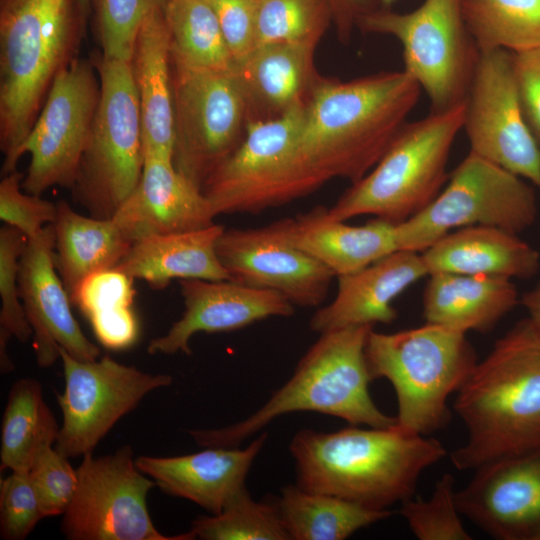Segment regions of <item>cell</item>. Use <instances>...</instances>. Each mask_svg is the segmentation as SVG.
<instances>
[{
	"mask_svg": "<svg viewBox=\"0 0 540 540\" xmlns=\"http://www.w3.org/2000/svg\"><path fill=\"white\" fill-rule=\"evenodd\" d=\"M330 2L338 38L346 44L351 38L353 28L357 26L358 18L372 10L370 0H330Z\"/></svg>",
	"mask_w": 540,
	"mask_h": 540,
	"instance_id": "cell-46",
	"label": "cell"
},
{
	"mask_svg": "<svg viewBox=\"0 0 540 540\" xmlns=\"http://www.w3.org/2000/svg\"><path fill=\"white\" fill-rule=\"evenodd\" d=\"M537 215L532 184L469 151L437 197L396 224L398 248L420 253L451 230L469 226L519 234L534 224Z\"/></svg>",
	"mask_w": 540,
	"mask_h": 540,
	"instance_id": "cell-11",
	"label": "cell"
},
{
	"mask_svg": "<svg viewBox=\"0 0 540 540\" xmlns=\"http://www.w3.org/2000/svg\"><path fill=\"white\" fill-rule=\"evenodd\" d=\"M521 304L528 312V319L540 336V281L530 291L524 293Z\"/></svg>",
	"mask_w": 540,
	"mask_h": 540,
	"instance_id": "cell-47",
	"label": "cell"
},
{
	"mask_svg": "<svg viewBox=\"0 0 540 540\" xmlns=\"http://www.w3.org/2000/svg\"><path fill=\"white\" fill-rule=\"evenodd\" d=\"M85 21L77 0H0L3 175L16 171L54 79L77 57Z\"/></svg>",
	"mask_w": 540,
	"mask_h": 540,
	"instance_id": "cell-4",
	"label": "cell"
},
{
	"mask_svg": "<svg viewBox=\"0 0 540 540\" xmlns=\"http://www.w3.org/2000/svg\"><path fill=\"white\" fill-rule=\"evenodd\" d=\"M191 531L204 540H289L276 503L257 502L246 488L212 516L193 521Z\"/></svg>",
	"mask_w": 540,
	"mask_h": 540,
	"instance_id": "cell-37",
	"label": "cell"
},
{
	"mask_svg": "<svg viewBox=\"0 0 540 540\" xmlns=\"http://www.w3.org/2000/svg\"><path fill=\"white\" fill-rule=\"evenodd\" d=\"M266 438V433L260 435L245 449L207 447L182 456H139L135 462L163 492L218 514L246 488V476Z\"/></svg>",
	"mask_w": 540,
	"mask_h": 540,
	"instance_id": "cell-23",
	"label": "cell"
},
{
	"mask_svg": "<svg viewBox=\"0 0 540 540\" xmlns=\"http://www.w3.org/2000/svg\"><path fill=\"white\" fill-rule=\"evenodd\" d=\"M216 251L230 281L279 293L294 306H320L336 277L328 267L280 237L269 225L224 229Z\"/></svg>",
	"mask_w": 540,
	"mask_h": 540,
	"instance_id": "cell-17",
	"label": "cell"
},
{
	"mask_svg": "<svg viewBox=\"0 0 540 540\" xmlns=\"http://www.w3.org/2000/svg\"><path fill=\"white\" fill-rule=\"evenodd\" d=\"M100 97L93 60L76 57L54 79L20 155L31 156L24 191L41 195L53 186L71 188Z\"/></svg>",
	"mask_w": 540,
	"mask_h": 540,
	"instance_id": "cell-14",
	"label": "cell"
},
{
	"mask_svg": "<svg viewBox=\"0 0 540 540\" xmlns=\"http://www.w3.org/2000/svg\"><path fill=\"white\" fill-rule=\"evenodd\" d=\"M27 238L19 230L5 225L0 229V368L2 373L14 369L7 353L11 337L26 342L33 331L27 319L19 290V263Z\"/></svg>",
	"mask_w": 540,
	"mask_h": 540,
	"instance_id": "cell-38",
	"label": "cell"
},
{
	"mask_svg": "<svg viewBox=\"0 0 540 540\" xmlns=\"http://www.w3.org/2000/svg\"><path fill=\"white\" fill-rule=\"evenodd\" d=\"M45 515L28 472L12 471L0 481V535L25 539Z\"/></svg>",
	"mask_w": 540,
	"mask_h": 540,
	"instance_id": "cell-43",
	"label": "cell"
},
{
	"mask_svg": "<svg viewBox=\"0 0 540 540\" xmlns=\"http://www.w3.org/2000/svg\"><path fill=\"white\" fill-rule=\"evenodd\" d=\"M65 387L57 395L63 414L55 449L68 458L93 453L116 422L151 391L169 386L168 374H151L109 356L83 361L58 347Z\"/></svg>",
	"mask_w": 540,
	"mask_h": 540,
	"instance_id": "cell-16",
	"label": "cell"
},
{
	"mask_svg": "<svg viewBox=\"0 0 540 540\" xmlns=\"http://www.w3.org/2000/svg\"><path fill=\"white\" fill-rule=\"evenodd\" d=\"M457 392L454 409L468 431L451 454L457 469L540 447V336L528 318L496 341Z\"/></svg>",
	"mask_w": 540,
	"mask_h": 540,
	"instance_id": "cell-3",
	"label": "cell"
},
{
	"mask_svg": "<svg viewBox=\"0 0 540 540\" xmlns=\"http://www.w3.org/2000/svg\"><path fill=\"white\" fill-rule=\"evenodd\" d=\"M331 21L330 0H256V47L271 43L318 46Z\"/></svg>",
	"mask_w": 540,
	"mask_h": 540,
	"instance_id": "cell-36",
	"label": "cell"
},
{
	"mask_svg": "<svg viewBox=\"0 0 540 540\" xmlns=\"http://www.w3.org/2000/svg\"><path fill=\"white\" fill-rule=\"evenodd\" d=\"M421 91L403 69L348 81L319 75L298 138L303 163L323 184L359 181L407 122Z\"/></svg>",
	"mask_w": 540,
	"mask_h": 540,
	"instance_id": "cell-1",
	"label": "cell"
},
{
	"mask_svg": "<svg viewBox=\"0 0 540 540\" xmlns=\"http://www.w3.org/2000/svg\"><path fill=\"white\" fill-rule=\"evenodd\" d=\"M305 104L278 118L248 123L238 147L202 184L217 216L258 214L324 185L298 151Z\"/></svg>",
	"mask_w": 540,
	"mask_h": 540,
	"instance_id": "cell-9",
	"label": "cell"
},
{
	"mask_svg": "<svg viewBox=\"0 0 540 540\" xmlns=\"http://www.w3.org/2000/svg\"><path fill=\"white\" fill-rule=\"evenodd\" d=\"M54 243L52 223L27 240L19 263L20 296L33 331L36 361L43 368L59 358V346L83 361L100 356L72 314L70 296L54 264Z\"/></svg>",
	"mask_w": 540,
	"mask_h": 540,
	"instance_id": "cell-19",
	"label": "cell"
},
{
	"mask_svg": "<svg viewBox=\"0 0 540 540\" xmlns=\"http://www.w3.org/2000/svg\"><path fill=\"white\" fill-rule=\"evenodd\" d=\"M224 229L215 223L198 230L138 239L116 268L157 290L176 279L229 280L216 251Z\"/></svg>",
	"mask_w": 540,
	"mask_h": 540,
	"instance_id": "cell-28",
	"label": "cell"
},
{
	"mask_svg": "<svg viewBox=\"0 0 540 540\" xmlns=\"http://www.w3.org/2000/svg\"><path fill=\"white\" fill-rule=\"evenodd\" d=\"M138 94L145 156L173 162L171 39L163 7L144 19L130 59Z\"/></svg>",
	"mask_w": 540,
	"mask_h": 540,
	"instance_id": "cell-26",
	"label": "cell"
},
{
	"mask_svg": "<svg viewBox=\"0 0 540 540\" xmlns=\"http://www.w3.org/2000/svg\"><path fill=\"white\" fill-rule=\"evenodd\" d=\"M167 0H96V28L107 58L130 61L139 29L147 15Z\"/></svg>",
	"mask_w": 540,
	"mask_h": 540,
	"instance_id": "cell-40",
	"label": "cell"
},
{
	"mask_svg": "<svg viewBox=\"0 0 540 540\" xmlns=\"http://www.w3.org/2000/svg\"><path fill=\"white\" fill-rule=\"evenodd\" d=\"M270 228L334 275L356 272L398 251L396 224L375 218L361 226L331 219L325 206L283 218Z\"/></svg>",
	"mask_w": 540,
	"mask_h": 540,
	"instance_id": "cell-24",
	"label": "cell"
},
{
	"mask_svg": "<svg viewBox=\"0 0 540 540\" xmlns=\"http://www.w3.org/2000/svg\"><path fill=\"white\" fill-rule=\"evenodd\" d=\"M420 253L428 276L444 272L528 279L540 267L539 252L518 234L490 226L456 229Z\"/></svg>",
	"mask_w": 540,
	"mask_h": 540,
	"instance_id": "cell-27",
	"label": "cell"
},
{
	"mask_svg": "<svg viewBox=\"0 0 540 540\" xmlns=\"http://www.w3.org/2000/svg\"><path fill=\"white\" fill-rule=\"evenodd\" d=\"M205 1L216 15L236 65L256 47V0Z\"/></svg>",
	"mask_w": 540,
	"mask_h": 540,
	"instance_id": "cell-44",
	"label": "cell"
},
{
	"mask_svg": "<svg viewBox=\"0 0 540 540\" xmlns=\"http://www.w3.org/2000/svg\"><path fill=\"white\" fill-rule=\"evenodd\" d=\"M428 276L421 253L395 251L353 273L337 276L335 298L311 317L312 331L324 333L349 326L391 323L397 317L393 301L405 289Z\"/></svg>",
	"mask_w": 540,
	"mask_h": 540,
	"instance_id": "cell-22",
	"label": "cell"
},
{
	"mask_svg": "<svg viewBox=\"0 0 540 540\" xmlns=\"http://www.w3.org/2000/svg\"><path fill=\"white\" fill-rule=\"evenodd\" d=\"M372 326H349L321 333L292 377L255 413L220 429L189 431L204 447H236L273 419L290 412L315 411L351 425L389 428L396 417L373 402L365 346Z\"/></svg>",
	"mask_w": 540,
	"mask_h": 540,
	"instance_id": "cell-5",
	"label": "cell"
},
{
	"mask_svg": "<svg viewBox=\"0 0 540 540\" xmlns=\"http://www.w3.org/2000/svg\"><path fill=\"white\" fill-rule=\"evenodd\" d=\"M456 491L460 514L500 540H540V447L475 469Z\"/></svg>",
	"mask_w": 540,
	"mask_h": 540,
	"instance_id": "cell-18",
	"label": "cell"
},
{
	"mask_svg": "<svg viewBox=\"0 0 540 540\" xmlns=\"http://www.w3.org/2000/svg\"><path fill=\"white\" fill-rule=\"evenodd\" d=\"M134 280L117 268L99 271L83 279L71 296L106 347L126 348L137 338Z\"/></svg>",
	"mask_w": 540,
	"mask_h": 540,
	"instance_id": "cell-33",
	"label": "cell"
},
{
	"mask_svg": "<svg viewBox=\"0 0 540 540\" xmlns=\"http://www.w3.org/2000/svg\"><path fill=\"white\" fill-rule=\"evenodd\" d=\"M185 310L169 331L150 341V354L190 355V340L198 332H228L273 317H288L294 305L279 293L230 280H179Z\"/></svg>",
	"mask_w": 540,
	"mask_h": 540,
	"instance_id": "cell-20",
	"label": "cell"
},
{
	"mask_svg": "<svg viewBox=\"0 0 540 540\" xmlns=\"http://www.w3.org/2000/svg\"><path fill=\"white\" fill-rule=\"evenodd\" d=\"M520 302L510 279L434 273L423 293L426 323L457 331L488 332Z\"/></svg>",
	"mask_w": 540,
	"mask_h": 540,
	"instance_id": "cell-29",
	"label": "cell"
},
{
	"mask_svg": "<svg viewBox=\"0 0 540 540\" xmlns=\"http://www.w3.org/2000/svg\"><path fill=\"white\" fill-rule=\"evenodd\" d=\"M464 117L465 100L406 122L377 164L327 208L328 216L374 215L398 224L423 210L449 178L447 162Z\"/></svg>",
	"mask_w": 540,
	"mask_h": 540,
	"instance_id": "cell-7",
	"label": "cell"
},
{
	"mask_svg": "<svg viewBox=\"0 0 540 540\" xmlns=\"http://www.w3.org/2000/svg\"><path fill=\"white\" fill-rule=\"evenodd\" d=\"M513 54L525 118L540 146V47Z\"/></svg>",
	"mask_w": 540,
	"mask_h": 540,
	"instance_id": "cell-45",
	"label": "cell"
},
{
	"mask_svg": "<svg viewBox=\"0 0 540 540\" xmlns=\"http://www.w3.org/2000/svg\"><path fill=\"white\" fill-rule=\"evenodd\" d=\"M81 14L87 19L90 13L91 0H77Z\"/></svg>",
	"mask_w": 540,
	"mask_h": 540,
	"instance_id": "cell-48",
	"label": "cell"
},
{
	"mask_svg": "<svg viewBox=\"0 0 540 540\" xmlns=\"http://www.w3.org/2000/svg\"><path fill=\"white\" fill-rule=\"evenodd\" d=\"M463 13L479 51L540 47V0H463Z\"/></svg>",
	"mask_w": 540,
	"mask_h": 540,
	"instance_id": "cell-34",
	"label": "cell"
},
{
	"mask_svg": "<svg viewBox=\"0 0 540 540\" xmlns=\"http://www.w3.org/2000/svg\"><path fill=\"white\" fill-rule=\"evenodd\" d=\"M465 334L430 323L395 333L370 331L368 372L371 380L386 378L394 387L399 430L425 436L448 424L447 399L477 364Z\"/></svg>",
	"mask_w": 540,
	"mask_h": 540,
	"instance_id": "cell-6",
	"label": "cell"
},
{
	"mask_svg": "<svg viewBox=\"0 0 540 540\" xmlns=\"http://www.w3.org/2000/svg\"><path fill=\"white\" fill-rule=\"evenodd\" d=\"M217 217L201 188L170 160L145 156L140 181L113 216L134 242L162 234L193 231L215 224Z\"/></svg>",
	"mask_w": 540,
	"mask_h": 540,
	"instance_id": "cell-21",
	"label": "cell"
},
{
	"mask_svg": "<svg viewBox=\"0 0 540 540\" xmlns=\"http://www.w3.org/2000/svg\"><path fill=\"white\" fill-rule=\"evenodd\" d=\"M24 174L17 170L0 182V219L25 235L35 237L57 218V204L27 193L22 188Z\"/></svg>",
	"mask_w": 540,
	"mask_h": 540,
	"instance_id": "cell-42",
	"label": "cell"
},
{
	"mask_svg": "<svg viewBox=\"0 0 540 540\" xmlns=\"http://www.w3.org/2000/svg\"><path fill=\"white\" fill-rule=\"evenodd\" d=\"M28 473L45 517L63 515L78 482L77 469L68 457L49 446L37 455Z\"/></svg>",
	"mask_w": 540,
	"mask_h": 540,
	"instance_id": "cell-41",
	"label": "cell"
},
{
	"mask_svg": "<svg viewBox=\"0 0 540 540\" xmlns=\"http://www.w3.org/2000/svg\"><path fill=\"white\" fill-rule=\"evenodd\" d=\"M463 130L470 152L540 190V146L525 118L512 52L479 51L465 97Z\"/></svg>",
	"mask_w": 540,
	"mask_h": 540,
	"instance_id": "cell-15",
	"label": "cell"
},
{
	"mask_svg": "<svg viewBox=\"0 0 540 540\" xmlns=\"http://www.w3.org/2000/svg\"><path fill=\"white\" fill-rule=\"evenodd\" d=\"M396 0H380L382 5L386 8L390 7Z\"/></svg>",
	"mask_w": 540,
	"mask_h": 540,
	"instance_id": "cell-49",
	"label": "cell"
},
{
	"mask_svg": "<svg viewBox=\"0 0 540 540\" xmlns=\"http://www.w3.org/2000/svg\"><path fill=\"white\" fill-rule=\"evenodd\" d=\"M77 475V487L60 526L67 539H196L191 530L167 536L154 526L146 499L156 484L138 469L129 446L100 457L84 455Z\"/></svg>",
	"mask_w": 540,
	"mask_h": 540,
	"instance_id": "cell-13",
	"label": "cell"
},
{
	"mask_svg": "<svg viewBox=\"0 0 540 540\" xmlns=\"http://www.w3.org/2000/svg\"><path fill=\"white\" fill-rule=\"evenodd\" d=\"M357 26L401 43L403 70L426 93L431 111L465 100L479 49L466 25L463 0H424L406 13L370 10Z\"/></svg>",
	"mask_w": 540,
	"mask_h": 540,
	"instance_id": "cell-10",
	"label": "cell"
},
{
	"mask_svg": "<svg viewBox=\"0 0 540 540\" xmlns=\"http://www.w3.org/2000/svg\"><path fill=\"white\" fill-rule=\"evenodd\" d=\"M60 427L33 378L16 381L9 392L1 427V470L28 472L37 455L53 446Z\"/></svg>",
	"mask_w": 540,
	"mask_h": 540,
	"instance_id": "cell-32",
	"label": "cell"
},
{
	"mask_svg": "<svg viewBox=\"0 0 540 540\" xmlns=\"http://www.w3.org/2000/svg\"><path fill=\"white\" fill-rule=\"evenodd\" d=\"M92 60L100 97L70 190L90 216L112 219L142 175V118L130 61L100 53Z\"/></svg>",
	"mask_w": 540,
	"mask_h": 540,
	"instance_id": "cell-8",
	"label": "cell"
},
{
	"mask_svg": "<svg viewBox=\"0 0 540 540\" xmlns=\"http://www.w3.org/2000/svg\"><path fill=\"white\" fill-rule=\"evenodd\" d=\"M455 495L454 479L445 473L436 482L429 499L412 496L401 502L400 513L420 540H470Z\"/></svg>",
	"mask_w": 540,
	"mask_h": 540,
	"instance_id": "cell-39",
	"label": "cell"
},
{
	"mask_svg": "<svg viewBox=\"0 0 540 540\" xmlns=\"http://www.w3.org/2000/svg\"><path fill=\"white\" fill-rule=\"evenodd\" d=\"M163 13L173 56L202 68L234 71L235 60L205 0H167Z\"/></svg>",
	"mask_w": 540,
	"mask_h": 540,
	"instance_id": "cell-35",
	"label": "cell"
},
{
	"mask_svg": "<svg viewBox=\"0 0 540 540\" xmlns=\"http://www.w3.org/2000/svg\"><path fill=\"white\" fill-rule=\"evenodd\" d=\"M298 486L373 510L413 496L422 472L446 455L434 438L395 425L324 433L305 429L290 444Z\"/></svg>",
	"mask_w": 540,
	"mask_h": 540,
	"instance_id": "cell-2",
	"label": "cell"
},
{
	"mask_svg": "<svg viewBox=\"0 0 540 540\" xmlns=\"http://www.w3.org/2000/svg\"><path fill=\"white\" fill-rule=\"evenodd\" d=\"M176 169L200 188L240 144L248 125L234 71L191 65L171 54Z\"/></svg>",
	"mask_w": 540,
	"mask_h": 540,
	"instance_id": "cell-12",
	"label": "cell"
},
{
	"mask_svg": "<svg viewBox=\"0 0 540 540\" xmlns=\"http://www.w3.org/2000/svg\"><path fill=\"white\" fill-rule=\"evenodd\" d=\"M54 264L70 296L87 276L118 266L132 242L113 219L84 216L57 203Z\"/></svg>",
	"mask_w": 540,
	"mask_h": 540,
	"instance_id": "cell-30",
	"label": "cell"
},
{
	"mask_svg": "<svg viewBox=\"0 0 540 540\" xmlns=\"http://www.w3.org/2000/svg\"><path fill=\"white\" fill-rule=\"evenodd\" d=\"M276 506L290 539L294 540H343L391 515L388 509H369L299 486L283 488Z\"/></svg>",
	"mask_w": 540,
	"mask_h": 540,
	"instance_id": "cell-31",
	"label": "cell"
},
{
	"mask_svg": "<svg viewBox=\"0 0 540 540\" xmlns=\"http://www.w3.org/2000/svg\"><path fill=\"white\" fill-rule=\"evenodd\" d=\"M317 46L271 43L256 47L237 62L248 123L278 118L304 105L319 77L314 65Z\"/></svg>",
	"mask_w": 540,
	"mask_h": 540,
	"instance_id": "cell-25",
	"label": "cell"
}]
</instances>
